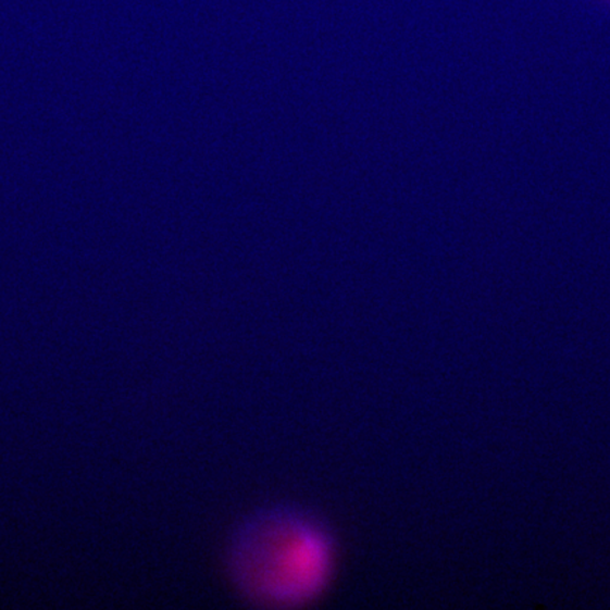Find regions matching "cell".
Instances as JSON below:
<instances>
[{"mask_svg": "<svg viewBox=\"0 0 610 610\" xmlns=\"http://www.w3.org/2000/svg\"><path fill=\"white\" fill-rule=\"evenodd\" d=\"M338 546L309 510L277 505L249 515L232 536L226 569L239 597L259 608L314 603L333 583Z\"/></svg>", "mask_w": 610, "mask_h": 610, "instance_id": "1", "label": "cell"}]
</instances>
